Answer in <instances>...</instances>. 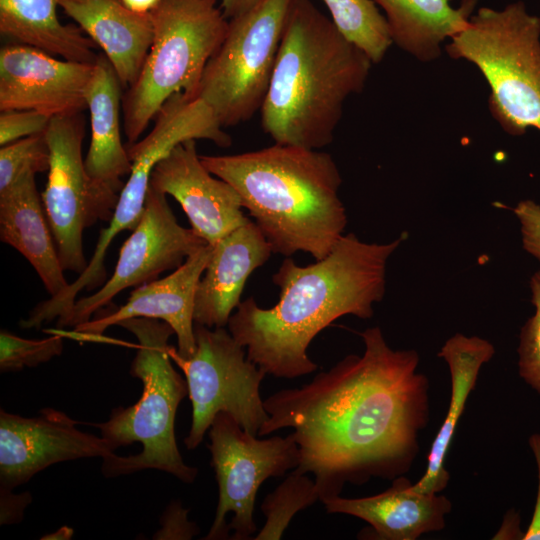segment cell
Returning <instances> with one entry per match:
<instances>
[{
  "mask_svg": "<svg viewBox=\"0 0 540 540\" xmlns=\"http://www.w3.org/2000/svg\"><path fill=\"white\" fill-rule=\"evenodd\" d=\"M150 186L172 196L194 232L210 245L249 221L236 190L203 165L196 140L178 144L160 160L152 170Z\"/></svg>",
  "mask_w": 540,
  "mask_h": 540,
  "instance_id": "obj_16",
  "label": "cell"
},
{
  "mask_svg": "<svg viewBox=\"0 0 540 540\" xmlns=\"http://www.w3.org/2000/svg\"><path fill=\"white\" fill-rule=\"evenodd\" d=\"M295 1L262 0L229 19L224 40L207 63L195 94L223 128L260 111Z\"/></svg>",
  "mask_w": 540,
  "mask_h": 540,
  "instance_id": "obj_9",
  "label": "cell"
},
{
  "mask_svg": "<svg viewBox=\"0 0 540 540\" xmlns=\"http://www.w3.org/2000/svg\"><path fill=\"white\" fill-rule=\"evenodd\" d=\"M446 46L453 59L473 63L491 94V114L508 134L540 132V17L522 1L481 7Z\"/></svg>",
  "mask_w": 540,
  "mask_h": 540,
  "instance_id": "obj_6",
  "label": "cell"
},
{
  "mask_svg": "<svg viewBox=\"0 0 540 540\" xmlns=\"http://www.w3.org/2000/svg\"><path fill=\"white\" fill-rule=\"evenodd\" d=\"M371 64L310 0H296L260 109L264 132L278 144L327 146L346 99L363 90Z\"/></svg>",
  "mask_w": 540,
  "mask_h": 540,
  "instance_id": "obj_4",
  "label": "cell"
},
{
  "mask_svg": "<svg viewBox=\"0 0 540 540\" xmlns=\"http://www.w3.org/2000/svg\"><path fill=\"white\" fill-rule=\"evenodd\" d=\"M529 286L534 313L520 330L518 373L540 395V270L531 276Z\"/></svg>",
  "mask_w": 540,
  "mask_h": 540,
  "instance_id": "obj_30",
  "label": "cell"
},
{
  "mask_svg": "<svg viewBox=\"0 0 540 540\" xmlns=\"http://www.w3.org/2000/svg\"><path fill=\"white\" fill-rule=\"evenodd\" d=\"M60 0H0V33L62 59L95 63L96 44L72 24L57 16Z\"/></svg>",
  "mask_w": 540,
  "mask_h": 540,
  "instance_id": "obj_25",
  "label": "cell"
},
{
  "mask_svg": "<svg viewBox=\"0 0 540 540\" xmlns=\"http://www.w3.org/2000/svg\"><path fill=\"white\" fill-rule=\"evenodd\" d=\"M327 513L347 514L366 521L369 529L359 538L375 540H416L421 535L442 530L452 503L440 493L417 491L403 475L391 486L372 496L343 498L340 495L322 502Z\"/></svg>",
  "mask_w": 540,
  "mask_h": 540,
  "instance_id": "obj_19",
  "label": "cell"
},
{
  "mask_svg": "<svg viewBox=\"0 0 540 540\" xmlns=\"http://www.w3.org/2000/svg\"><path fill=\"white\" fill-rule=\"evenodd\" d=\"M59 7L103 51L123 89L138 79L154 38L151 13L121 0H60Z\"/></svg>",
  "mask_w": 540,
  "mask_h": 540,
  "instance_id": "obj_21",
  "label": "cell"
},
{
  "mask_svg": "<svg viewBox=\"0 0 540 540\" xmlns=\"http://www.w3.org/2000/svg\"><path fill=\"white\" fill-rule=\"evenodd\" d=\"M528 442L537 466V494L531 522L522 540H540V433L532 434Z\"/></svg>",
  "mask_w": 540,
  "mask_h": 540,
  "instance_id": "obj_35",
  "label": "cell"
},
{
  "mask_svg": "<svg viewBox=\"0 0 540 540\" xmlns=\"http://www.w3.org/2000/svg\"><path fill=\"white\" fill-rule=\"evenodd\" d=\"M220 9L227 19L243 14L258 5L262 0H219Z\"/></svg>",
  "mask_w": 540,
  "mask_h": 540,
  "instance_id": "obj_36",
  "label": "cell"
},
{
  "mask_svg": "<svg viewBox=\"0 0 540 540\" xmlns=\"http://www.w3.org/2000/svg\"><path fill=\"white\" fill-rule=\"evenodd\" d=\"M388 22L393 43L423 62L441 55V44L466 27L479 0H373Z\"/></svg>",
  "mask_w": 540,
  "mask_h": 540,
  "instance_id": "obj_24",
  "label": "cell"
},
{
  "mask_svg": "<svg viewBox=\"0 0 540 540\" xmlns=\"http://www.w3.org/2000/svg\"><path fill=\"white\" fill-rule=\"evenodd\" d=\"M320 500L315 481L293 469L286 479L268 494L261 510L266 517L254 540H279L293 517Z\"/></svg>",
  "mask_w": 540,
  "mask_h": 540,
  "instance_id": "obj_27",
  "label": "cell"
},
{
  "mask_svg": "<svg viewBox=\"0 0 540 540\" xmlns=\"http://www.w3.org/2000/svg\"><path fill=\"white\" fill-rule=\"evenodd\" d=\"M51 117L35 110H6L0 113V145L42 134Z\"/></svg>",
  "mask_w": 540,
  "mask_h": 540,
  "instance_id": "obj_31",
  "label": "cell"
},
{
  "mask_svg": "<svg viewBox=\"0 0 540 540\" xmlns=\"http://www.w3.org/2000/svg\"><path fill=\"white\" fill-rule=\"evenodd\" d=\"M361 356L350 354L300 388L263 400L268 420L258 436L292 428L302 474L312 473L320 501L346 483L406 473L429 420V381L415 350H394L379 327L360 333Z\"/></svg>",
  "mask_w": 540,
  "mask_h": 540,
  "instance_id": "obj_1",
  "label": "cell"
},
{
  "mask_svg": "<svg viewBox=\"0 0 540 540\" xmlns=\"http://www.w3.org/2000/svg\"><path fill=\"white\" fill-rule=\"evenodd\" d=\"M73 535V530L69 527H61L58 530H56L54 533L45 535L42 537V539H70Z\"/></svg>",
  "mask_w": 540,
  "mask_h": 540,
  "instance_id": "obj_38",
  "label": "cell"
},
{
  "mask_svg": "<svg viewBox=\"0 0 540 540\" xmlns=\"http://www.w3.org/2000/svg\"><path fill=\"white\" fill-rule=\"evenodd\" d=\"M342 36L380 62L393 43L388 22L373 0H322Z\"/></svg>",
  "mask_w": 540,
  "mask_h": 540,
  "instance_id": "obj_26",
  "label": "cell"
},
{
  "mask_svg": "<svg viewBox=\"0 0 540 540\" xmlns=\"http://www.w3.org/2000/svg\"><path fill=\"white\" fill-rule=\"evenodd\" d=\"M1 524H11L21 521L25 507L30 503V493L13 494L12 490L1 488Z\"/></svg>",
  "mask_w": 540,
  "mask_h": 540,
  "instance_id": "obj_34",
  "label": "cell"
},
{
  "mask_svg": "<svg viewBox=\"0 0 540 540\" xmlns=\"http://www.w3.org/2000/svg\"><path fill=\"white\" fill-rule=\"evenodd\" d=\"M213 245L193 252L171 274L136 287L127 302L100 318L74 328L85 336L101 335L107 328L131 318H153L168 323L178 341L177 353L190 357L195 351L194 301L197 285L210 260Z\"/></svg>",
  "mask_w": 540,
  "mask_h": 540,
  "instance_id": "obj_17",
  "label": "cell"
},
{
  "mask_svg": "<svg viewBox=\"0 0 540 540\" xmlns=\"http://www.w3.org/2000/svg\"><path fill=\"white\" fill-rule=\"evenodd\" d=\"M209 431L211 466L218 483L219 498L213 524L205 540L252 539L256 494L269 477L283 476L300 462L293 433L259 440L244 430L227 412H219Z\"/></svg>",
  "mask_w": 540,
  "mask_h": 540,
  "instance_id": "obj_11",
  "label": "cell"
},
{
  "mask_svg": "<svg viewBox=\"0 0 540 540\" xmlns=\"http://www.w3.org/2000/svg\"><path fill=\"white\" fill-rule=\"evenodd\" d=\"M406 238L385 244L343 235L323 259L299 266L284 259L272 276L279 301L260 308L253 297L240 302L227 327L247 357L266 374L292 379L317 370L307 349L324 328L344 315L369 319L384 297L386 265Z\"/></svg>",
  "mask_w": 540,
  "mask_h": 540,
  "instance_id": "obj_2",
  "label": "cell"
},
{
  "mask_svg": "<svg viewBox=\"0 0 540 540\" xmlns=\"http://www.w3.org/2000/svg\"><path fill=\"white\" fill-rule=\"evenodd\" d=\"M63 338L52 335L45 339H25L6 330L0 332V370L18 371L36 367L62 353Z\"/></svg>",
  "mask_w": 540,
  "mask_h": 540,
  "instance_id": "obj_29",
  "label": "cell"
},
{
  "mask_svg": "<svg viewBox=\"0 0 540 540\" xmlns=\"http://www.w3.org/2000/svg\"><path fill=\"white\" fill-rule=\"evenodd\" d=\"M35 176L24 173L0 191V239L30 262L52 297L69 283L64 276Z\"/></svg>",
  "mask_w": 540,
  "mask_h": 540,
  "instance_id": "obj_22",
  "label": "cell"
},
{
  "mask_svg": "<svg viewBox=\"0 0 540 540\" xmlns=\"http://www.w3.org/2000/svg\"><path fill=\"white\" fill-rule=\"evenodd\" d=\"M44 134L50 165L42 203L64 271L81 274L88 265L83 231L98 220L110 221L112 215L85 169L82 112L52 117Z\"/></svg>",
  "mask_w": 540,
  "mask_h": 540,
  "instance_id": "obj_12",
  "label": "cell"
},
{
  "mask_svg": "<svg viewBox=\"0 0 540 540\" xmlns=\"http://www.w3.org/2000/svg\"><path fill=\"white\" fill-rule=\"evenodd\" d=\"M240 196L273 253L325 258L347 224L339 169L326 152L275 143L235 155L202 156Z\"/></svg>",
  "mask_w": 540,
  "mask_h": 540,
  "instance_id": "obj_3",
  "label": "cell"
},
{
  "mask_svg": "<svg viewBox=\"0 0 540 540\" xmlns=\"http://www.w3.org/2000/svg\"><path fill=\"white\" fill-rule=\"evenodd\" d=\"M513 212L520 224L524 250L540 262V205L525 199L513 208Z\"/></svg>",
  "mask_w": 540,
  "mask_h": 540,
  "instance_id": "obj_32",
  "label": "cell"
},
{
  "mask_svg": "<svg viewBox=\"0 0 540 540\" xmlns=\"http://www.w3.org/2000/svg\"><path fill=\"white\" fill-rule=\"evenodd\" d=\"M77 421L54 408L36 417L0 411V483L14 489L50 465L80 458L114 455L106 438L82 432Z\"/></svg>",
  "mask_w": 540,
  "mask_h": 540,
  "instance_id": "obj_14",
  "label": "cell"
},
{
  "mask_svg": "<svg viewBox=\"0 0 540 540\" xmlns=\"http://www.w3.org/2000/svg\"><path fill=\"white\" fill-rule=\"evenodd\" d=\"M50 150L45 134L11 142L0 149V191L9 187L24 173L49 170Z\"/></svg>",
  "mask_w": 540,
  "mask_h": 540,
  "instance_id": "obj_28",
  "label": "cell"
},
{
  "mask_svg": "<svg viewBox=\"0 0 540 540\" xmlns=\"http://www.w3.org/2000/svg\"><path fill=\"white\" fill-rule=\"evenodd\" d=\"M188 510L183 509L179 503L169 506L161 520L162 528L155 535L158 539H191L198 534L199 528L195 523L188 521Z\"/></svg>",
  "mask_w": 540,
  "mask_h": 540,
  "instance_id": "obj_33",
  "label": "cell"
},
{
  "mask_svg": "<svg viewBox=\"0 0 540 540\" xmlns=\"http://www.w3.org/2000/svg\"><path fill=\"white\" fill-rule=\"evenodd\" d=\"M93 71L94 63L57 59L25 44L5 45L0 50V111L35 110L51 118L82 112Z\"/></svg>",
  "mask_w": 540,
  "mask_h": 540,
  "instance_id": "obj_15",
  "label": "cell"
},
{
  "mask_svg": "<svg viewBox=\"0 0 540 540\" xmlns=\"http://www.w3.org/2000/svg\"><path fill=\"white\" fill-rule=\"evenodd\" d=\"M118 325L138 340L130 374L141 380L143 392L132 406L115 408L108 421L93 425L116 449L139 442L142 450L137 455L103 459L102 471L114 477L157 469L192 483L198 470L183 461L174 432L177 408L188 394L186 379L170 360L168 340L175 332L168 323L153 318H131Z\"/></svg>",
  "mask_w": 540,
  "mask_h": 540,
  "instance_id": "obj_5",
  "label": "cell"
},
{
  "mask_svg": "<svg viewBox=\"0 0 540 540\" xmlns=\"http://www.w3.org/2000/svg\"><path fill=\"white\" fill-rule=\"evenodd\" d=\"M150 13L152 45L138 79L122 96L127 145L140 139L173 95L195 97L229 22L217 0H161Z\"/></svg>",
  "mask_w": 540,
  "mask_h": 540,
  "instance_id": "obj_7",
  "label": "cell"
},
{
  "mask_svg": "<svg viewBox=\"0 0 540 540\" xmlns=\"http://www.w3.org/2000/svg\"><path fill=\"white\" fill-rule=\"evenodd\" d=\"M195 351L181 357L170 347L171 358L182 369L192 403V423L184 443L193 450L219 412L231 414L241 427L258 436L268 420L260 397V385L267 375L248 359L225 327L194 324Z\"/></svg>",
  "mask_w": 540,
  "mask_h": 540,
  "instance_id": "obj_10",
  "label": "cell"
},
{
  "mask_svg": "<svg viewBox=\"0 0 540 540\" xmlns=\"http://www.w3.org/2000/svg\"><path fill=\"white\" fill-rule=\"evenodd\" d=\"M123 87L107 57L101 53L86 91L91 139L84 164L86 172L112 214L132 162L122 142L120 113Z\"/></svg>",
  "mask_w": 540,
  "mask_h": 540,
  "instance_id": "obj_18",
  "label": "cell"
},
{
  "mask_svg": "<svg viewBox=\"0 0 540 540\" xmlns=\"http://www.w3.org/2000/svg\"><path fill=\"white\" fill-rule=\"evenodd\" d=\"M272 253L271 245L251 220L213 245L195 293L194 323L209 328L227 326L248 277Z\"/></svg>",
  "mask_w": 540,
  "mask_h": 540,
  "instance_id": "obj_20",
  "label": "cell"
},
{
  "mask_svg": "<svg viewBox=\"0 0 540 540\" xmlns=\"http://www.w3.org/2000/svg\"><path fill=\"white\" fill-rule=\"evenodd\" d=\"M199 139L210 140L221 147L231 144V137L224 132L203 100L184 93L173 95L156 115L150 132L126 146L132 169L120 192L109 226L101 231L93 256L78 278L56 296L40 303V311L45 318L54 320L63 316L74 305L81 291H91L104 284L106 252L120 232L132 231L137 226L155 165L178 144Z\"/></svg>",
  "mask_w": 540,
  "mask_h": 540,
  "instance_id": "obj_8",
  "label": "cell"
},
{
  "mask_svg": "<svg viewBox=\"0 0 540 540\" xmlns=\"http://www.w3.org/2000/svg\"><path fill=\"white\" fill-rule=\"evenodd\" d=\"M166 196L149 185L142 216L123 243L113 274L97 292L76 300L58 318V327L75 328L86 323L121 291L177 269L193 252L208 244L192 228L178 223Z\"/></svg>",
  "mask_w": 540,
  "mask_h": 540,
  "instance_id": "obj_13",
  "label": "cell"
},
{
  "mask_svg": "<svg viewBox=\"0 0 540 540\" xmlns=\"http://www.w3.org/2000/svg\"><path fill=\"white\" fill-rule=\"evenodd\" d=\"M494 354L495 348L490 341L460 333L451 336L438 352V357L446 362L449 369L450 400L442 425L431 444L425 473L413 484L417 491L441 493L448 485L449 473L445 462L457 424L482 366Z\"/></svg>",
  "mask_w": 540,
  "mask_h": 540,
  "instance_id": "obj_23",
  "label": "cell"
},
{
  "mask_svg": "<svg viewBox=\"0 0 540 540\" xmlns=\"http://www.w3.org/2000/svg\"><path fill=\"white\" fill-rule=\"evenodd\" d=\"M130 10L138 13L151 12L161 0H121Z\"/></svg>",
  "mask_w": 540,
  "mask_h": 540,
  "instance_id": "obj_37",
  "label": "cell"
}]
</instances>
